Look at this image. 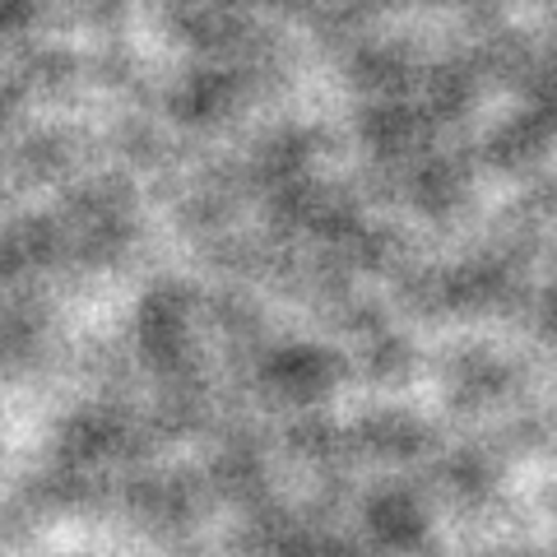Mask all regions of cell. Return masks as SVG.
I'll use <instances>...</instances> for the list:
<instances>
[]
</instances>
